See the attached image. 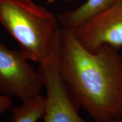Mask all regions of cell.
Masks as SVG:
<instances>
[{
    "label": "cell",
    "instance_id": "8",
    "mask_svg": "<svg viewBox=\"0 0 122 122\" xmlns=\"http://www.w3.org/2000/svg\"><path fill=\"white\" fill-rule=\"evenodd\" d=\"M11 106H12L11 98L0 94V116L5 111L11 109Z\"/></svg>",
    "mask_w": 122,
    "mask_h": 122
},
{
    "label": "cell",
    "instance_id": "6",
    "mask_svg": "<svg viewBox=\"0 0 122 122\" xmlns=\"http://www.w3.org/2000/svg\"><path fill=\"white\" fill-rule=\"evenodd\" d=\"M118 0H86L83 4L72 10L66 11L61 16V26L73 29L90 18L102 12Z\"/></svg>",
    "mask_w": 122,
    "mask_h": 122
},
{
    "label": "cell",
    "instance_id": "1",
    "mask_svg": "<svg viewBox=\"0 0 122 122\" xmlns=\"http://www.w3.org/2000/svg\"><path fill=\"white\" fill-rule=\"evenodd\" d=\"M58 69L76 105L94 122L122 120V57L118 49L103 46L88 50L72 29L62 26Z\"/></svg>",
    "mask_w": 122,
    "mask_h": 122
},
{
    "label": "cell",
    "instance_id": "5",
    "mask_svg": "<svg viewBox=\"0 0 122 122\" xmlns=\"http://www.w3.org/2000/svg\"><path fill=\"white\" fill-rule=\"evenodd\" d=\"M78 41L88 50L103 46L122 47V0L72 29Z\"/></svg>",
    "mask_w": 122,
    "mask_h": 122
},
{
    "label": "cell",
    "instance_id": "4",
    "mask_svg": "<svg viewBox=\"0 0 122 122\" xmlns=\"http://www.w3.org/2000/svg\"><path fill=\"white\" fill-rule=\"evenodd\" d=\"M58 52L59 49L47 64L39 66L46 92L43 122H87L79 115L77 105L61 78L58 69ZM111 122H122V120Z\"/></svg>",
    "mask_w": 122,
    "mask_h": 122
},
{
    "label": "cell",
    "instance_id": "9",
    "mask_svg": "<svg viewBox=\"0 0 122 122\" xmlns=\"http://www.w3.org/2000/svg\"><path fill=\"white\" fill-rule=\"evenodd\" d=\"M68 1H71V0H68Z\"/></svg>",
    "mask_w": 122,
    "mask_h": 122
},
{
    "label": "cell",
    "instance_id": "3",
    "mask_svg": "<svg viewBox=\"0 0 122 122\" xmlns=\"http://www.w3.org/2000/svg\"><path fill=\"white\" fill-rule=\"evenodd\" d=\"M20 50H10L0 41V94L22 102L41 94L44 77Z\"/></svg>",
    "mask_w": 122,
    "mask_h": 122
},
{
    "label": "cell",
    "instance_id": "2",
    "mask_svg": "<svg viewBox=\"0 0 122 122\" xmlns=\"http://www.w3.org/2000/svg\"><path fill=\"white\" fill-rule=\"evenodd\" d=\"M0 22L26 56L39 66L47 64L59 49L60 22L33 0H0Z\"/></svg>",
    "mask_w": 122,
    "mask_h": 122
},
{
    "label": "cell",
    "instance_id": "7",
    "mask_svg": "<svg viewBox=\"0 0 122 122\" xmlns=\"http://www.w3.org/2000/svg\"><path fill=\"white\" fill-rule=\"evenodd\" d=\"M45 109L46 96L39 94L10 109L13 115L11 122H37L44 117Z\"/></svg>",
    "mask_w": 122,
    "mask_h": 122
}]
</instances>
